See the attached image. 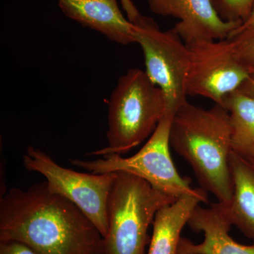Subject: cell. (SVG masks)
Masks as SVG:
<instances>
[{"instance_id": "9a60e30c", "label": "cell", "mask_w": 254, "mask_h": 254, "mask_svg": "<svg viewBox=\"0 0 254 254\" xmlns=\"http://www.w3.org/2000/svg\"><path fill=\"white\" fill-rule=\"evenodd\" d=\"M212 2L222 19L242 23L250 16L254 6V0H212Z\"/></svg>"}, {"instance_id": "5bb4252c", "label": "cell", "mask_w": 254, "mask_h": 254, "mask_svg": "<svg viewBox=\"0 0 254 254\" xmlns=\"http://www.w3.org/2000/svg\"><path fill=\"white\" fill-rule=\"evenodd\" d=\"M232 123V151L254 169V98L240 90L227 97Z\"/></svg>"}, {"instance_id": "6da1fadb", "label": "cell", "mask_w": 254, "mask_h": 254, "mask_svg": "<svg viewBox=\"0 0 254 254\" xmlns=\"http://www.w3.org/2000/svg\"><path fill=\"white\" fill-rule=\"evenodd\" d=\"M0 241L19 242L38 254H102L103 237L77 205L50 191L45 181L1 195Z\"/></svg>"}, {"instance_id": "4fadbf2b", "label": "cell", "mask_w": 254, "mask_h": 254, "mask_svg": "<svg viewBox=\"0 0 254 254\" xmlns=\"http://www.w3.org/2000/svg\"><path fill=\"white\" fill-rule=\"evenodd\" d=\"M230 169L234 184L231 201L223 204L232 225L254 244V169L231 153Z\"/></svg>"}, {"instance_id": "30bf717a", "label": "cell", "mask_w": 254, "mask_h": 254, "mask_svg": "<svg viewBox=\"0 0 254 254\" xmlns=\"http://www.w3.org/2000/svg\"><path fill=\"white\" fill-rule=\"evenodd\" d=\"M187 225L193 232H203L204 240L195 245L181 237L177 254H254V244L241 245L229 235L232 224L221 203H211L210 208L197 205Z\"/></svg>"}, {"instance_id": "52a82bcc", "label": "cell", "mask_w": 254, "mask_h": 254, "mask_svg": "<svg viewBox=\"0 0 254 254\" xmlns=\"http://www.w3.org/2000/svg\"><path fill=\"white\" fill-rule=\"evenodd\" d=\"M28 171L46 178L50 191L67 198L81 209L102 237L108 232V201L116 173H80L58 165L49 155L34 146H28L23 157Z\"/></svg>"}, {"instance_id": "277c9868", "label": "cell", "mask_w": 254, "mask_h": 254, "mask_svg": "<svg viewBox=\"0 0 254 254\" xmlns=\"http://www.w3.org/2000/svg\"><path fill=\"white\" fill-rule=\"evenodd\" d=\"M176 199L139 177L116 173L108 197V232L103 237L102 254H146L155 215Z\"/></svg>"}, {"instance_id": "e0dca14e", "label": "cell", "mask_w": 254, "mask_h": 254, "mask_svg": "<svg viewBox=\"0 0 254 254\" xmlns=\"http://www.w3.org/2000/svg\"><path fill=\"white\" fill-rule=\"evenodd\" d=\"M0 254H38L27 246L14 241H0Z\"/></svg>"}, {"instance_id": "9c48e42d", "label": "cell", "mask_w": 254, "mask_h": 254, "mask_svg": "<svg viewBox=\"0 0 254 254\" xmlns=\"http://www.w3.org/2000/svg\"><path fill=\"white\" fill-rule=\"evenodd\" d=\"M148 4L153 14L179 19L173 28L187 46L227 39L242 24L222 19L212 0H148Z\"/></svg>"}, {"instance_id": "8fae6325", "label": "cell", "mask_w": 254, "mask_h": 254, "mask_svg": "<svg viewBox=\"0 0 254 254\" xmlns=\"http://www.w3.org/2000/svg\"><path fill=\"white\" fill-rule=\"evenodd\" d=\"M63 14L123 46L137 43V28L124 16L118 0H57Z\"/></svg>"}, {"instance_id": "7a4b0ae2", "label": "cell", "mask_w": 254, "mask_h": 254, "mask_svg": "<svg viewBox=\"0 0 254 254\" xmlns=\"http://www.w3.org/2000/svg\"><path fill=\"white\" fill-rule=\"evenodd\" d=\"M231 141V118L222 105L206 110L186 101L174 114L170 146L190 164L200 188L223 204L234 193Z\"/></svg>"}, {"instance_id": "2e32d148", "label": "cell", "mask_w": 254, "mask_h": 254, "mask_svg": "<svg viewBox=\"0 0 254 254\" xmlns=\"http://www.w3.org/2000/svg\"><path fill=\"white\" fill-rule=\"evenodd\" d=\"M237 59L250 73L254 71V29L247 30L227 38Z\"/></svg>"}, {"instance_id": "7c38bea8", "label": "cell", "mask_w": 254, "mask_h": 254, "mask_svg": "<svg viewBox=\"0 0 254 254\" xmlns=\"http://www.w3.org/2000/svg\"><path fill=\"white\" fill-rule=\"evenodd\" d=\"M207 192L182 195L160 209L153 223V234L146 254H177L181 232L200 203H208Z\"/></svg>"}, {"instance_id": "5b68a950", "label": "cell", "mask_w": 254, "mask_h": 254, "mask_svg": "<svg viewBox=\"0 0 254 254\" xmlns=\"http://www.w3.org/2000/svg\"><path fill=\"white\" fill-rule=\"evenodd\" d=\"M174 114L170 110L166 112L144 146L131 157L112 154L89 161L71 159L70 163L93 174H131L174 198L198 193L200 187L191 188L190 179L179 174L170 155V128Z\"/></svg>"}, {"instance_id": "d6986e66", "label": "cell", "mask_w": 254, "mask_h": 254, "mask_svg": "<svg viewBox=\"0 0 254 254\" xmlns=\"http://www.w3.org/2000/svg\"><path fill=\"white\" fill-rule=\"evenodd\" d=\"M240 91L254 98V71H251L250 77L240 87Z\"/></svg>"}, {"instance_id": "ffe728a7", "label": "cell", "mask_w": 254, "mask_h": 254, "mask_svg": "<svg viewBox=\"0 0 254 254\" xmlns=\"http://www.w3.org/2000/svg\"><path fill=\"white\" fill-rule=\"evenodd\" d=\"M254 29V6L253 9H252V13L246 21H244L240 26H239L237 29L232 32V34L229 36V38L237 34V33H240V32L247 31V30Z\"/></svg>"}, {"instance_id": "ac0fdd59", "label": "cell", "mask_w": 254, "mask_h": 254, "mask_svg": "<svg viewBox=\"0 0 254 254\" xmlns=\"http://www.w3.org/2000/svg\"><path fill=\"white\" fill-rule=\"evenodd\" d=\"M120 1L123 5V9L126 12L127 18L132 23H136L142 15L140 14L133 1L131 0H120Z\"/></svg>"}, {"instance_id": "3957f363", "label": "cell", "mask_w": 254, "mask_h": 254, "mask_svg": "<svg viewBox=\"0 0 254 254\" xmlns=\"http://www.w3.org/2000/svg\"><path fill=\"white\" fill-rule=\"evenodd\" d=\"M167 111L163 91L145 71L130 68L119 78L110 96L108 146L88 155L125 154L153 134Z\"/></svg>"}, {"instance_id": "8992f818", "label": "cell", "mask_w": 254, "mask_h": 254, "mask_svg": "<svg viewBox=\"0 0 254 254\" xmlns=\"http://www.w3.org/2000/svg\"><path fill=\"white\" fill-rule=\"evenodd\" d=\"M147 76L163 91L168 110L175 113L187 100L190 66L188 46L174 28L162 31L153 18L141 16L136 23Z\"/></svg>"}, {"instance_id": "ba28073f", "label": "cell", "mask_w": 254, "mask_h": 254, "mask_svg": "<svg viewBox=\"0 0 254 254\" xmlns=\"http://www.w3.org/2000/svg\"><path fill=\"white\" fill-rule=\"evenodd\" d=\"M188 47L187 95L204 97L225 107L227 97L240 89L250 71L237 59L229 40L198 41Z\"/></svg>"}]
</instances>
